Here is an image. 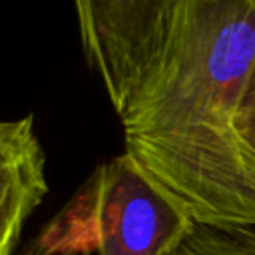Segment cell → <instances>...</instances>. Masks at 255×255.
I'll use <instances>...</instances> for the list:
<instances>
[{
    "mask_svg": "<svg viewBox=\"0 0 255 255\" xmlns=\"http://www.w3.org/2000/svg\"><path fill=\"white\" fill-rule=\"evenodd\" d=\"M255 60V0H171L114 112L124 153L191 223L255 229V151L237 126Z\"/></svg>",
    "mask_w": 255,
    "mask_h": 255,
    "instance_id": "1",
    "label": "cell"
},
{
    "mask_svg": "<svg viewBox=\"0 0 255 255\" xmlns=\"http://www.w3.org/2000/svg\"><path fill=\"white\" fill-rule=\"evenodd\" d=\"M48 191L34 114L0 120V255H16L24 225Z\"/></svg>",
    "mask_w": 255,
    "mask_h": 255,
    "instance_id": "4",
    "label": "cell"
},
{
    "mask_svg": "<svg viewBox=\"0 0 255 255\" xmlns=\"http://www.w3.org/2000/svg\"><path fill=\"white\" fill-rule=\"evenodd\" d=\"M163 255H255V229H219L191 223Z\"/></svg>",
    "mask_w": 255,
    "mask_h": 255,
    "instance_id": "5",
    "label": "cell"
},
{
    "mask_svg": "<svg viewBox=\"0 0 255 255\" xmlns=\"http://www.w3.org/2000/svg\"><path fill=\"white\" fill-rule=\"evenodd\" d=\"M237 126L249 147L255 151V60L249 68V74L245 78L241 100H239V112H237Z\"/></svg>",
    "mask_w": 255,
    "mask_h": 255,
    "instance_id": "6",
    "label": "cell"
},
{
    "mask_svg": "<svg viewBox=\"0 0 255 255\" xmlns=\"http://www.w3.org/2000/svg\"><path fill=\"white\" fill-rule=\"evenodd\" d=\"M74 10L84 56L114 106L157 46L171 0H80Z\"/></svg>",
    "mask_w": 255,
    "mask_h": 255,
    "instance_id": "3",
    "label": "cell"
},
{
    "mask_svg": "<svg viewBox=\"0 0 255 255\" xmlns=\"http://www.w3.org/2000/svg\"><path fill=\"white\" fill-rule=\"evenodd\" d=\"M62 255H92L88 251H68V253H62Z\"/></svg>",
    "mask_w": 255,
    "mask_h": 255,
    "instance_id": "7",
    "label": "cell"
},
{
    "mask_svg": "<svg viewBox=\"0 0 255 255\" xmlns=\"http://www.w3.org/2000/svg\"><path fill=\"white\" fill-rule=\"evenodd\" d=\"M189 225L122 153L92 171L24 255H163Z\"/></svg>",
    "mask_w": 255,
    "mask_h": 255,
    "instance_id": "2",
    "label": "cell"
}]
</instances>
